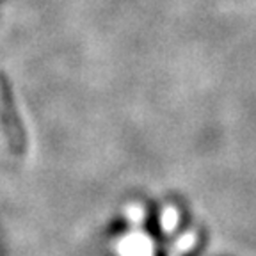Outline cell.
Instances as JSON below:
<instances>
[{"label": "cell", "instance_id": "cell-1", "mask_svg": "<svg viewBox=\"0 0 256 256\" xmlns=\"http://www.w3.org/2000/svg\"><path fill=\"white\" fill-rule=\"evenodd\" d=\"M0 124L4 130L6 137L11 142L12 150L22 152L24 150V132H22V124L16 116V110L12 108V102L6 91L2 80H0Z\"/></svg>", "mask_w": 256, "mask_h": 256}]
</instances>
